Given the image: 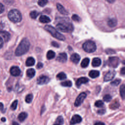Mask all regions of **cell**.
Returning <instances> with one entry per match:
<instances>
[{
    "instance_id": "6da1fadb",
    "label": "cell",
    "mask_w": 125,
    "mask_h": 125,
    "mask_svg": "<svg viewBox=\"0 0 125 125\" xmlns=\"http://www.w3.org/2000/svg\"><path fill=\"white\" fill-rule=\"evenodd\" d=\"M30 42L27 38H24L20 43L15 51V55L17 56L25 54L29 50Z\"/></svg>"
},
{
    "instance_id": "7a4b0ae2",
    "label": "cell",
    "mask_w": 125,
    "mask_h": 125,
    "mask_svg": "<svg viewBox=\"0 0 125 125\" xmlns=\"http://www.w3.org/2000/svg\"><path fill=\"white\" fill-rule=\"evenodd\" d=\"M8 17L13 22H20L22 19L21 13L16 9H13L10 11L8 14Z\"/></svg>"
},
{
    "instance_id": "3957f363",
    "label": "cell",
    "mask_w": 125,
    "mask_h": 125,
    "mask_svg": "<svg viewBox=\"0 0 125 125\" xmlns=\"http://www.w3.org/2000/svg\"><path fill=\"white\" fill-rule=\"evenodd\" d=\"M57 28L62 32H70L73 30V26L71 23L68 22H62L58 23L56 25Z\"/></svg>"
},
{
    "instance_id": "277c9868",
    "label": "cell",
    "mask_w": 125,
    "mask_h": 125,
    "mask_svg": "<svg viewBox=\"0 0 125 125\" xmlns=\"http://www.w3.org/2000/svg\"><path fill=\"white\" fill-rule=\"evenodd\" d=\"M44 29L47 31L48 32H49L51 35L55 37V38L61 40V41H64L65 40V37L64 36L62 35V34L60 33L55 28H54L53 26L49 25H45L44 26Z\"/></svg>"
},
{
    "instance_id": "5b68a950",
    "label": "cell",
    "mask_w": 125,
    "mask_h": 125,
    "mask_svg": "<svg viewBox=\"0 0 125 125\" xmlns=\"http://www.w3.org/2000/svg\"><path fill=\"white\" fill-rule=\"evenodd\" d=\"M83 48L87 53H92L96 50V45L94 42L87 41L83 44Z\"/></svg>"
},
{
    "instance_id": "8992f818",
    "label": "cell",
    "mask_w": 125,
    "mask_h": 125,
    "mask_svg": "<svg viewBox=\"0 0 125 125\" xmlns=\"http://www.w3.org/2000/svg\"><path fill=\"white\" fill-rule=\"evenodd\" d=\"M86 97V94L85 92H82L80 94L75 100V102L74 103V105L75 106H80L83 103Z\"/></svg>"
},
{
    "instance_id": "52a82bcc",
    "label": "cell",
    "mask_w": 125,
    "mask_h": 125,
    "mask_svg": "<svg viewBox=\"0 0 125 125\" xmlns=\"http://www.w3.org/2000/svg\"><path fill=\"white\" fill-rule=\"evenodd\" d=\"M108 64L110 66L112 67H116L119 63V59L116 57H110L108 59Z\"/></svg>"
},
{
    "instance_id": "ba28073f",
    "label": "cell",
    "mask_w": 125,
    "mask_h": 125,
    "mask_svg": "<svg viewBox=\"0 0 125 125\" xmlns=\"http://www.w3.org/2000/svg\"><path fill=\"white\" fill-rule=\"evenodd\" d=\"M50 81L49 78L44 75L40 76L37 79V83L39 84H44L47 83Z\"/></svg>"
},
{
    "instance_id": "9c48e42d",
    "label": "cell",
    "mask_w": 125,
    "mask_h": 125,
    "mask_svg": "<svg viewBox=\"0 0 125 125\" xmlns=\"http://www.w3.org/2000/svg\"><path fill=\"white\" fill-rule=\"evenodd\" d=\"M115 74H116V72L114 71H109L104 76V81L108 82L112 80L114 77Z\"/></svg>"
},
{
    "instance_id": "30bf717a",
    "label": "cell",
    "mask_w": 125,
    "mask_h": 125,
    "mask_svg": "<svg viewBox=\"0 0 125 125\" xmlns=\"http://www.w3.org/2000/svg\"><path fill=\"white\" fill-rule=\"evenodd\" d=\"M10 72L13 76H18L21 74V70L18 66H14L10 68Z\"/></svg>"
},
{
    "instance_id": "8fae6325",
    "label": "cell",
    "mask_w": 125,
    "mask_h": 125,
    "mask_svg": "<svg viewBox=\"0 0 125 125\" xmlns=\"http://www.w3.org/2000/svg\"><path fill=\"white\" fill-rule=\"evenodd\" d=\"M82 120V118L80 115H74V116H73L72 118H71L70 124L71 125H75V124H78V123H79L81 122Z\"/></svg>"
},
{
    "instance_id": "7c38bea8",
    "label": "cell",
    "mask_w": 125,
    "mask_h": 125,
    "mask_svg": "<svg viewBox=\"0 0 125 125\" xmlns=\"http://www.w3.org/2000/svg\"><path fill=\"white\" fill-rule=\"evenodd\" d=\"M67 57L65 53H61L57 57L56 60L61 62H65L67 61Z\"/></svg>"
},
{
    "instance_id": "4fadbf2b",
    "label": "cell",
    "mask_w": 125,
    "mask_h": 125,
    "mask_svg": "<svg viewBox=\"0 0 125 125\" xmlns=\"http://www.w3.org/2000/svg\"><path fill=\"white\" fill-rule=\"evenodd\" d=\"M0 37L3 39L5 42L9 41L10 38V34L5 31H0Z\"/></svg>"
},
{
    "instance_id": "5bb4252c",
    "label": "cell",
    "mask_w": 125,
    "mask_h": 125,
    "mask_svg": "<svg viewBox=\"0 0 125 125\" xmlns=\"http://www.w3.org/2000/svg\"><path fill=\"white\" fill-rule=\"evenodd\" d=\"M88 81H89V79L87 78L81 77L77 80V81L76 82V84L78 87H79V86H80V85L82 84L86 83H88Z\"/></svg>"
},
{
    "instance_id": "9a60e30c",
    "label": "cell",
    "mask_w": 125,
    "mask_h": 125,
    "mask_svg": "<svg viewBox=\"0 0 125 125\" xmlns=\"http://www.w3.org/2000/svg\"><path fill=\"white\" fill-rule=\"evenodd\" d=\"M80 59H81V58H80V56H79V55H78V54H77V53H74V54H73L71 56V57H70V60H71V61L73 62H74V63H78L79 62V61H80Z\"/></svg>"
},
{
    "instance_id": "2e32d148",
    "label": "cell",
    "mask_w": 125,
    "mask_h": 125,
    "mask_svg": "<svg viewBox=\"0 0 125 125\" xmlns=\"http://www.w3.org/2000/svg\"><path fill=\"white\" fill-rule=\"evenodd\" d=\"M107 25L110 27H115L117 24V21L116 19L115 18H111L109 19L107 21Z\"/></svg>"
},
{
    "instance_id": "e0dca14e",
    "label": "cell",
    "mask_w": 125,
    "mask_h": 125,
    "mask_svg": "<svg viewBox=\"0 0 125 125\" xmlns=\"http://www.w3.org/2000/svg\"><path fill=\"white\" fill-rule=\"evenodd\" d=\"M57 8L58 10V11L61 13L62 14L64 15H67L68 14V12L66 10L64 9V8L60 3H57Z\"/></svg>"
},
{
    "instance_id": "ac0fdd59",
    "label": "cell",
    "mask_w": 125,
    "mask_h": 125,
    "mask_svg": "<svg viewBox=\"0 0 125 125\" xmlns=\"http://www.w3.org/2000/svg\"><path fill=\"white\" fill-rule=\"evenodd\" d=\"M101 64V60L99 58H95L92 62V65L93 67H98Z\"/></svg>"
},
{
    "instance_id": "d6986e66",
    "label": "cell",
    "mask_w": 125,
    "mask_h": 125,
    "mask_svg": "<svg viewBox=\"0 0 125 125\" xmlns=\"http://www.w3.org/2000/svg\"><path fill=\"white\" fill-rule=\"evenodd\" d=\"M39 21L42 23H48L51 21V20L45 15H41L39 18Z\"/></svg>"
},
{
    "instance_id": "ffe728a7",
    "label": "cell",
    "mask_w": 125,
    "mask_h": 125,
    "mask_svg": "<svg viewBox=\"0 0 125 125\" xmlns=\"http://www.w3.org/2000/svg\"><path fill=\"white\" fill-rule=\"evenodd\" d=\"M35 62V59L33 58V57H29L27 59L25 63L26 66H33Z\"/></svg>"
},
{
    "instance_id": "44dd1931",
    "label": "cell",
    "mask_w": 125,
    "mask_h": 125,
    "mask_svg": "<svg viewBox=\"0 0 125 125\" xmlns=\"http://www.w3.org/2000/svg\"><path fill=\"white\" fill-rule=\"evenodd\" d=\"M27 117V114L25 112H22L20 113L18 116V119L20 122H23Z\"/></svg>"
},
{
    "instance_id": "7402d4cb",
    "label": "cell",
    "mask_w": 125,
    "mask_h": 125,
    "mask_svg": "<svg viewBox=\"0 0 125 125\" xmlns=\"http://www.w3.org/2000/svg\"><path fill=\"white\" fill-rule=\"evenodd\" d=\"M100 75L99 71L97 70H91L89 72V76L91 78H95L98 77Z\"/></svg>"
},
{
    "instance_id": "603a6c76",
    "label": "cell",
    "mask_w": 125,
    "mask_h": 125,
    "mask_svg": "<svg viewBox=\"0 0 125 125\" xmlns=\"http://www.w3.org/2000/svg\"><path fill=\"white\" fill-rule=\"evenodd\" d=\"M27 76L30 78H33L35 75V70L33 68H29L26 71Z\"/></svg>"
},
{
    "instance_id": "cb8c5ba5",
    "label": "cell",
    "mask_w": 125,
    "mask_h": 125,
    "mask_svg": "<svg viewBox=\"0 0 125 125\" xmlns=\"http://www.w3.org/2000/svg\"><path fill=\"white\" fill-rule=\"evenodd\" d=\"M89 58H85L84 59H83L82 62H81V66L83 67V68H85L86 67L88 64H89Z\"/></svg>"
},
{
    "instance_id": "d4e9b609",
    "label": "cell",
    "mask_w": 125,
    "mask_h": 125,
    "mask_svg": "<svg viewBox=\"0 0 125 125\" xmlns=\"http://www.w3.org/2000/svg\"><path fill=\"white\" fill-rule=\"evenodd\" d=\"M120 95L123 99H125V86L124 84H123L120 87Z\"/></svg>"
},
{
    "instance_id": "484cf974",
    "label": "cell",
    "mask_w": 125,
    "mask_h": 125,
    "mask_svg": "<svg viewBox=\"0 0 125 125\" xmlns=\"http://www.w3.org/2000/svg\"><path fill=\"white\" fill-rule=\"evenodd\" d=\"M55 56V53L52 50H49L46 54V57L47 59L51 60L53 59Z\"/></svg>"
},
{
    "instance_id": "4316f807",
    "label": "cell",
    "mask_w": 125,
    "mask_h": 125,
    "mask_svg": "<svg viewBox=\"0 0 125 125\" xmlns=\"http://www.w3.org/2000/svg\"><path fill=\"white\" fill-rule=\"evenodd\" d=\"M120 106L119 103L118 101H114L109 105V108L112 109L118 108Z\"/></svg>"
},
{
    "instance_id": "83f0119b",
    "label": "cell",
    "mask_w": 125,
    "mask_h": 125,
    "mask_svg": "<svg viewBox=\"0 0 125 125\" xmlns=\"http://www.w3.org/2000/svg\"><path fill=\"white\" fill-rule=\"evenodd\" d=\"M56 77L59 80H63L66 78V75L63 72H60L57 74Z\"/></svg>"
},
{
    "instance_id": "f1b7e54d",
    "label": "cell",
    "mask_w": 125,
    "mask_h": 125,
    "mask_svg": "<svg viewBox=\"0 0 125 125\" xmlns=\"http://www.w3.org/2000/svg\"><path fill=\"white\" fill-rule=\"evenodd\" d=\"M64 123V120H63V118L62 116H58L57 117V118L56 120V124H58L59 125H62Z\"/></svg>"
},
{
    "instance_id": "f546056e",
    "label": "cell",
    "mask_w": 125,
    "mask_h": 125,
    "mask_svg": "<svg viewBox=\"0 0 125 125\" xmlns=\"http://www.w3.org/2000/svg\"><path fill=\"white\" fill-rule=\"evenodd\" d=\"M61 84L65 87H71L72 85V82L70 81H66L61 83Z\"/></svg>"
},
{
    "instance_id": "4dcf8cb0",
    "label": "cell",
    "mask_w": 125,
    "mask_h": 125,
    "mask_svg": "<svg viewBox=\"0 0 125 125\" xmlns=\"http://www.w3.org/2000/svg\"><path fill=\"white\" fill-rule=\"evenodd\" d=\"M33 95L32 94H29L27 95H26L25 99V101L27 103H30L33 100Z\"/></svg>"
},
{
    "instance_id": "1f68e13d",
    "label": "cell",
    "mask_w": 125,
    "mask_h": 125,
    "mask_svg": "<svg viewBox=\"0 0 125 125\" xmlns=\"http://www.w3.org/2000/svg\"><path fill=\"white\" fill-rule=\"evenodd\" d=\"M39 15V13L37 11H32L30 13V16L32 19H35Z\"/></svg>"
},
{
    "instance_id": "d6a6232c",
    "label": "cell",
    "mask_w": 125,
    "mask_h": 125,
    "mask_svg": "<svg viewBox=\"0 0 125 125\" xmlns=\"http://www.w3.org/2000/svg\"><path fill=\"white\" fill-rule=\"evenodd\" d=\"M104 104L101 100H98L95 103V105L97 107H102L104 106Z\"/></svg>"
},
{
    "instance_id": "836d02e7",
    "label": "cell",
    "mask_w": 125,
    "mask_h": 125,
    "mask_svg": "<svg viewBox=\"0 0 125 125\" xmlns=\"http://www.w3.org/2000/svg\"><path fill=\"white\" fill-rule=\"evenodd\" d=\"M112 99V97L111 96L109 95V94H106L105 95H104L103 97V100L104 101L106 102H110Z\"/></svg>"
},
{
    "instance_id": "e575fe53",
    "label": "cell",
    "mask_w": 125,
    "mask_h": 125,
    "mask_svg": "<svg viewBox=\"0 0 125 125\" xmlns=\"http://www.w3.org/2000/svg\"><path fill=\"white\" fill-rule=\"evenodd\" d=\"M47 1H48L47 0H39L38 3L40 6L43 7L46 4V3H47Z\"/></svg>"
},
{
    "instance_id": "d590c367",
    "label": "cell",
    "mask_w": 125,
    "mask_h": 125,
    "mask_svg": "<svg viewBox=\"0 0 125 125\" xmlns=\"http://www.w3.org/2000/svg\"><path fill=\"white\" fill-rule=\"evenodd\" d=\"M121 80L119 79H116L115 80H114L113 81H112V82H111V84L113 86H117L118 85H119L121 82Z\"/></svg>"
},
{
    "instance_id": "8d00e7d4",
    "label": "cell",
    "mask_w": 125,
    "mask_h": 125,
    "mask_svg": "<svg viewBox=\"0 0 125 125\" xmlns=\"http://www.w3.org/2000/svg\"><path fill=\"white\" fill-rule=\"evenodd\" d=\"M18 100H15L12 103V104L11 105V108L12 110H15L17 108V105H18Z\"/></svg>"
},
{
    "instance_id": "74e56055",
    "label": "cell",
    "mask_w": 125,
    "mask_h": 125,
    "mask_svg": "<svg viewBox=\"0 0 125 125\" xmlns=\"http://www.w3.org/2000/svg\"><path fill=\"white\" fill-rule=\"evenodd\" d=\"M72 19L74 21H80L81 20V19L77 15H73L72 16Z\"/></svg>"
},
{
    "instance_id": "f35d334b",
    "label": "cell",
    "mask_w": 125,
    "mask_h": 125,
    "mask_svg": "<svg viewBox=\"0 0 125 125\" xmlns=\"http://www.w3.org/2000/svg\"><path fill=\"white\" fill-rule=\"evenodd\" d=\"M105 112V110L104 109H100V110H98V111H97V113L100 115H103V114H104Z\"/></svg>"
},
{
    "instance_id": "ab89813d",
    "label": "cell",
    "mask_w": 125,
    "mask_h": 125,
    "mask_svg": "<svg viewBox=\"0 0 125 125\" xmlns=\"http://www.w3.org/2000/svg\"><path fill=\"white\" fill-rule=\"evenodd\" d=\"M4 6L1 3H0V14L2 13L4 11Z\"/></svg>"
},
{
    "instance_id": "60d3db41",
    "label": "cell",
    "mask_w": 125,
    "mask_h": 125,
    "mask_svg": "<svg viewBox=\"0 0 125 125\" xmlns=\"http://www.w3.org/2000/svg\"><path fill=\"white\" fill-rule=\"evenodd\" d=\"M43 67V64L42 62H38L37 65V68L38 69H41Z\"/></svg>"
},
{
    "instance_id": "b9f144b4",
    "label": "cell",
    "mask_w": 125,
    "mask_h": 125,
    "mask_svg": "<svg viewBox=\"0 0 125 125\" xmlns=\"http://www.w3.org/2000/svg\"><path fill=\"white\" fill-rule=\"evenodd\" d=\"M52 45L53 46H54V47H59V44H58V43H57L56 42H52Z\"/></svg>"
},
{
    "instance_id": "7bdbcfd3",
    "label": "cell",
    "mask_w": 125,
    "mask_h": 125,
    "mask_svg": "<svg viewBox=\"0 0 125 125\" xmlns=\"http://www.w3.org/2000/svg\"><path fill=\"white\" fill-rule=\"evenodd\" d=\"M121 73L122 74V75H125V68L124 67H123L121 70Z\"/></svg>"
},
{
    "instance_id": "ee69618b",
    "label": "cell",
    "mask_w": 125,
    "mask_h": 125,
    "mask_svg": "<svg viewBox=\"0 0 125 125\" xmlns=\"http://www.w3.org/2000/svg\"><path fill=\"white\" fill-rule=\"evenodd\" d=\"M3 40L0 37V48H1L3 45Z\"/></svg>"
},
{
    "instance_id": "f6af8a7d",
    "label": "cell",
    "mask_w": 125,
    "mask_h": 125,
    "mask_svg": "<svg viewBox=\"0 0 125 125\" xmlns=\"http://www.w3.org/2000/svg\"><path fill=\"white\" fill-rule=\"evenodd\" d=\"M94 125H105L104 124L103 122H97V123H96Z\"/></svg>"
},
{
    "instance_id": "bcb514c9",
    "label": "cell",
    "mask_w": 125,
    "mask_h": 125,
    "mask_svg": "<svg viewBox=\"0 0 125 125\" xmlns=\"http://www.w3.org/2000/svg\"><path fill=\"white\" fill-rule=\"evenodd\" d=\"M4 1L5 3H8V4H9L10 2H12L13 0H4Z\"/></svg>"
},
{
    "instance_id": "7dc6e473",
    "label": "cell",
    "mask_w": 125,
    "mask_h": 125,
    "mask_svg": "<svg viewBox=\"0 0 125 125\" xmlns=\"http://www.w3.org/2000/svg\"><path fill=\"white\" fill-rule=\"evenodd\" d=\"M3 108V105L2 103L0 102V110H2Z\"/></svg>"
},
{
    "instance_id": "c3c4849f",
    "label": "cell",
    "mask_w": 125,
    "mask_h": 125,
    "mask_svg": "<svg viewBox=\"0 0 125 125\" xmlns=\"http://www.w3.org/2000/svg\"><path fill=\"white\" fill-rule=\"evenodd\" d=\"M105 0L110 3H112L115 1V0Z\"/></svg>"
},
{
    "instance_id": "681fc988",
    "label": "cell",
    "mask_w": 125,
    "mask_h": 125,
    "mask_svg": "<svg viewBox=\"0 0 125 125\" xmlns=\"http://www.w3.org/2000/svg\"><path fill=\"white\" fill-rule=\"evenodd\" d=\"M12 125H19V124L17 122L14 121L12 122Z\"/></svg>"
},
{
    "instance_id": "f907efd6",
    "label": "cell",
    "mask_w": 125,
    "mask_h": 125,
    "mask_svg": "<svg viewBox=\"0 0 125 125\" xmlns=\"http://www.w3.org/2000/svg\"><path fill=\"white\" fill-rule=\"evenodd\" d=\"M1 121L4 122L5 121H6V119L4 117H2V118L1 119Z\"/></svg>"
},
{
    "instance_id": "816d5d0a",
    "label": "cell",
    "mask_w": 125,
    "mask_h": 125,
    "mask_svg": "<svg viewBox=\"0 0 125 125\" xmlns=\"http://www.w3.org/2000/svg\"><path fill=\"white\" fill-rule=\"evenodd\" d=\"M58 125V124H55V125Z\"/></svg>"
}]
</instances>
